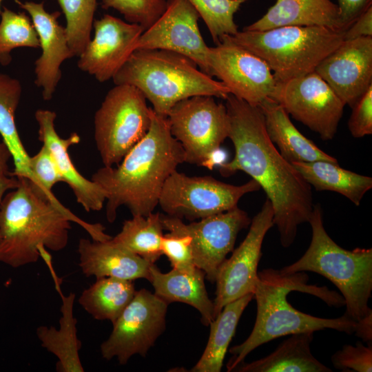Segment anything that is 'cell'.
<instances>
[{
	"label": "cell",
	"mask_w": 372,
	"mask_h": 372,
	"mask_svg": "<svg viewBox=\"0 0 372 372\" xmlns=\"http://www.w3.org/2000/svg\"><path fill=\"white\" fill-rule=\"evenodd\" d=\"M225 100L229 120L228 138L235 155L230 162L220 165L219 172L227 176L242 171L259 184L271 203L280 243L289 247L298 227L308 222L311 215L314 204L311 185L269 138L259 106L231 94Z\"/></svg>",
	"instance_id": "cell-1"
},
{
	"label": "cell",
	"mask_w": 372,
	"mask_h": 372,
	"mask_svg": "<svg viewBox=\"0 0 372 372\" xmlns=\"http://www.w3.org/2000/svg\"><path fill=\"white\" fill-rule=\"evenodd\" d=\"M183 163L184 150L172 135L167 116L153 110L148 132L120 163L103 166L92 176L106 194L107 220L114 222L121 206L132 216L152 213L165 181Z\"/></svg>",
	"instance_id": "cell-2"
},
{
	"label": "cell",
	"mask_w": 372,
	"mask_h": 372,
	"mask_svg": "<svg viewBox=\"0 0 372 372\" xmlns=\"http://www.w3.org/2000/svg\"><path fill=\"white\" fill-rule=\"evenodd\" d=\"M19 178L0 205V262L18 268L38 261L39 249H63L69 238L70 222L81 226L95 240L112 238L100 223L79 218L63 205L37 194L29 180Z\"/></svg>",
	"instance_id": "cell-3"
},
{
	"label": "cell",
	"mask_w": 372,
	"mask_h": 372,
	"mask_svg": "<svg viewBox=\"0 0 372 372\" xmlns=\"http://www.w3.org/2000/svg\"><path fill=\"white\" fill-rule=\"evenodd\" d=\"M306 276L302 272L285 274L273 269L258 272L259 280L254 293L257 304L256 322L249 337L229 349L233 357L227 362V371H232L258 347L281 336L325 329L354 333L357 321L347 313L337 318H322L302 313L289 304V293L299 291L315 295L329 305L344 304L343 298L327 287L307 285Z\"/></svg>",
	"instance_id": "cell-4"
},
{
	"label": "cell",
	"mask_w": 372,
	"mask_h": 372,
	"mask_svg": "<svg viewBox=\"0 0 372 372\" xmlns=\"http://www.w3.org/2000/svg\"><path fill=\"white\" fill-rule=\"evenodd\" d=\"M112 80L114 85L136 87L152 110L164 116L183 99L197 95L225 99L230 94L221 81L202 71L193 61L164 50H135Z\"/></svg>",
	"instance_id": "cell-5"
},
{
	"label": "cell",
	"mask_w": 372,
	"mask_h": 372,
	"mask_svg": "<svg viewBox=\"0 0 372 372\" xmlns=\"http://www.w3.org/2000/svg\"><path fill=\"white\" fill-rule=\"evenodd\" d=\"M312 229L309 247L296 262L279 271L290 274L317 273L332 282L343 296L346 312L355 321L372 313L368 306L372 291V249L347 250L327 233L319 203L313 205L308 221Z\"/></svg>",
	"instance_id": "cell-6"
},
{
	"label": "cell",
	"mask_w": 372,
	"mask_h": 372,
	"mask_svg": "<svg viewBox=\"0 0 372 372\" xmlns=\"http://www.w3.org/2000/svg\"><path fill=\"white\" fill-rule=\"evenodd\" d=\"M344 31L323 26L288 25L264 31L243 30L232 41L261 58L276 83L314 72L344 41Z\"/></svg>",
	"instance_id": "cell-7"
},
{
	"label": "cell",
	"mask_w": 372,
	"mask_h": 372,
	"mask_svg": "<svg viewBox=\"0 0 372 372\" xmlns=\"http://www.w3.org/2000/svg\"><path fill=\"white\" fill-rule=\"evenodd\" d=\"M153 110L136 87L115 85L94 115V140L105 167L120 163L148 132Z\"/></svg>",
	"instance_id": "cell-8"
},
{
	"label": "cell",
	"mask_w": 372,
	"mask_h": 372,
	"mask_svg": "<svg viewBox=\"0 0 372 372\" xmlns=\"http://www.w3.org/2000/svg\"><path fill=\"white\" fill-rule=\"evenodd\" d=\"M260 188L254 179L234 185L211 176H189L176 170L164 184L158 205L167 216L195 221L238 206L244 195Z\"/></svg>",
	"instance_id": "cell-9"
},
{
	"label": "cell",
	"mask_w": 372,
	"mask_h": 372,
	"mask_svg": "<svg viewBox=\"0 0 372 372\" xmlns=\"http://www.w3.org/2000/svg\"><path fill=\"white\" fill-rule=\"evenodd\" d=\"M172 135L180 143L185 162L203 166L228 138L225 105L209 95L194 96L176 103L167 116Z\"/></svg>",
	"instance_id": "cell-10"
},
{
	"label": "cell",
	"mask_w": 372,
	"mask_h": 372,
	"mask_svg": "<svg viewBox=\"0 0 372 372\" xmlns=\"http://www.w3.org/2000/svg\"><path fill=\"white\" fill-rule=\"evenodd\" d=\"M168 304L149 291H136L133 299L112 323L109 338L101 344L102 357L116 358L126 364L132 356L145 357L165 328Z\"/></svg>",
	"instance_id": "cell-11"
},
{
	"label": "cell",
	"mask_w": 372,
	"mask_h": 372,
	"mask_svg": "<svg viewBox=\"0 0 372 372\" xmlns=\"http://www.w3.org/2000/svg\"><path fill=\"white\" fill-rule=\"evenodd\" d=\"M270 98L324 141L335 136L345 105L315 72L276 83Z\"/></svg>",
	"instance_id": "cell-12"
},
{
	"label": "cell",
	"mask_w": 372,
	"mask_h": 372,
	"mask_svg": "<svg viewBox=\"0 0 372 372\" xmlns=\"http://www.w3.org/2000/svg\"><path fill=\"white\" fill-rule=\"evenodd\" d=\"M207 63L209 75L215 76L229 93L258 106L270 98L276 81L261 58L224 36L215 47H209Z\"/></svg>",
	"instance_id": "cell-13"
},
{
	"label": "cell",
	"mask_w": 372,
	"mask_h": 372,
	"mask_svg": "<svg viewBox=\"0 0 372 372\" xmlns=\"http://www.w3.org/2000/svg\"><path fill=\"white\" fill-rule=\"evenodd\" d=\"M273 209L266 199L250 223L249 231L240 245L232 251L218 269L213 300L214 318L225 305L247 294L254 293L259 280L258 266L267 232L273 225Z\"/></svg>",
	"instance_id": "cell-14"
},
{
	"label": "cell",
	"mask_w": 372,
	"mask_h": 372,
	"mask_svg": "<svg viewBox=\"0 0 372 372\" xmlns=\"http://www.w3.org/2000/svg\"><path fill=\"white\" fill-rule=\"evenodd\" d=\"M200 15L187 0H167L164 12L138 39L135 50L156 49L182 54L209 75V47L198 28Z\"/></svg>",
	"instance_id": "cell-15"
},
{
	"label": "cell",
	"mask_w": 372,
	"mask_h": 372,
	"mask_svg": "<svg viewBox=\"0 0 372 372\" xmlns=\"http://www.w3.org/2000/svg\"><path fill=\"white\" fill-rule=\"evenodd\" d=\"M93 27L94 37L79 56L77 66L103 83L112 79L122 68L145 30L110 14L94 20Z\"/></svg>",
	"instance_id": "cell-16"
},
{
	"label": "cell",
	"mask_w": 372,
	"mask_h": 372,
	"mask_svg": "<svg viewBox=\"0 0 372 372\" xmlns=\"http://www.w3.org/2000/svg\"><path fill=\"white\" fill-rule=\"evenodd\" d=\"M314 72L344 105L352 107L372 86V37L344 40Z\"/></svg>",
	"instance_id": "cell-17"
},
{
	"label": "cell",
	"mask_w": 372,
	"mask_h": 372,
	"mask_svg": "<svg viewBox=\"0 0 372 372\" xmlns=\"http://www.w3.org/2000/svg\"><path fill=\"white\" fill-rule=\"evenodd\" d=\"M251 221L247 213L236 206L198 221L183 223L191 238L195 265L205 272L209 281L215 282L218 269L234 250L238 233Z\"/></svg>",
	"instance_id": "cell-18"
},
{
	"label": "cell",
	"mask_w": 372,
	"mask_h": 372,
	"mask_svg": "<svg viewBox=\"0 0 372 372\" xmlns=\"http://www.w3.org/2000/svg\"><path fill=\"white\" fill-rule=\"evenodd\" d=\"M15 1L29 14L37 31L41 54L34 63V83L42 88L43 100L50 101L61 78L62 63L74 56L68 45L65 27L58 21L61 12L46 11L43 2Z\"/></svg>",
	"instance_id": "cell-19"
},
{
	"label": "cell",
	"mask_w": 372,
	"mask_h": 372,
	"mask_svg": "<svg viewBox=\"0 0 372 372\" xmlns=\"http://www.w3.org/2000/svg\"><path fill=\"white\" fill-rule=\"evenodd\" d=\"M34 116L39 125V140L50 150L63 182L69 185L77 203L86 211H100L106 200L105 191L78 172L69 154L70 147L79 143L80 136L72 132L68 138H61L55 130L56 114L53 111L39 109Z\"/></svg>",
	"instance_id": "cell-20"
},
{
	"label": "cell",
	"mask_w": 372,
	"mask_h": 372,
	"mask_svg": "<svg viewBox=\"0 0 372 372\" xmlns=\"http://www.w3.org/2000/svg\"><path fill=\"white\" fill-rule=\"evenodd\" d=\"M79 266L86 277H112L127 280H149V263L115 243L82 238L78 244Z\"/></svg>",
	"instance_id": "cell-21"
},
{
	"label": "cell",
	"mask_w": 372,
	"mask_h": 372,
	"mask_svg": "<svg viewBox=\"0 0 372 372\" xmlns=\"http://www.w3.org/2000/svg\"><path fill=\"white\" fill-rule=\"evenodd\" d=\"M288 25L323 26L344 31L338 6L331 0H276L261 18L243 30L264 31Z\"/></svg>",
	"instance_id": "cell-22"
},
{
	"label": "cell",
	"mask_w": 372,
	"mask_h": 372,
	"mask_svg": "<svg viewBox=\"0 0 372 372\" xmlns=\"http://www.w3.org/2000/svg\"><path fill=\"white\" fill-rule=\"evenodd\" d=\"M149 271V281L157 297L168 304L179 302L194 307L200 313L205 326L214 319V303L206 290L205 273L203 270L198 267L189 271L172 268L169 272L163 273L153 263Z\"/></svg>",
	"instance_id": "cell-23"
},
{
	"label": "cell",
	"mask_w": 372,
	"mask_h": 372,
	"mask_svg": "<svg viewBox=\"0 0 372 372\" xmlns=\"http://www.w3.org/2000/svg\"><path fill=\"white\" fill-rule=\"evenodd\" d=\"M258 106L265 117L269 138L288 162L326 161L338 163L335 158L321 150L299 132L291 121L289 114L277 101L269 97Z\"/></svg>",
	"instance_id": "cell-24"
},
{
	"label": "cell",
	"mask_w": 372,
	"mask_h": 372,
	"mask_svg": "<svg viewBox=\"0 0 372 372\" xmlns=\"http://www.w3.org/2000/svg\"><path fill=\"white\" fill-rule=\"evenodd\" d=\"M313 333L307 331L289 335L290 337L267 356L249 363L242 361L232 371L331 372L330 368L311 353L310 345Z\"/></svg>",
	"instance_id": "cell-25"
},
{
	"label": "cell",
	"mask_w": 372,
	"mask_h": 372,
	"mask_svg": "<svg viewBox=\"0 0 372 372\" xmlns=\"http://www.w3.org/2000/svg\"><path fill=\"white\" fill-rule=\"evenodd\" d=\"M76 295H61V316L59 328L41 325L36 333L41 347L56 357V369L59 372H83L79 351L81 342L77 337V320L73 308Z\"/></svg>",
	"instance_id": "cell-26"
},
{
	"label": "cell",
	"mask_w": 372,
	"mask_h": 372,
	"mask_svg": "<svg viewBox=\"0 0 372 372\" xmlns=\"http://www.w3.org/2000/svg\"><path fill=\"white\" fill-rule=\"evenodd\" d=\"M307 183L316 191L339 193L356 206L372 187L371 177L340 167L338 163L326 161L291 163Z\"/></svg>",
	"instance_id": "cell-27"
},
{
	"label": "cell",
	"mask_w": 372,
	"mask_h": 372,
	"mask_svg": "<svg viewBox=\"0 0 372 372\" xmlns=\"http://www.w3.org/2000/svg\"><path fill=\"white\" fill-rule=\"evenodd\" d=\"M21 93L18 79L0 72V136L11 152L14 175L26 178L34 185L36 179L30 169V156L22 143L15 123Z\"/></svg>",
	"instance_id": "cell-28"
},
{
	"label": "cell",
	"mask_w": 372,
	"mask_h": 372,
	"mask_svg": "<svg viewBox=\"0 0 372 372\" xmlns=\"http://www.w3.org/2000/svg\"><path fill=\"white\" fill-rule=\"evenodd\" d=\"M254 293L234 300L222 309L209 324L210 332L205 349L192 372H220L239 320Z\"/></svg>",
	"instance_id": "cell-29"
},
{
	"label": "cell",
	"mask_w": 372,
	"mask_h": 372,
	"mask_svg": "<svg viewBox=\"0 0 372 372\" xmlns=\"http://www.w3.org/2000/svg\"><path fill=\"white\" fill-rule=\"evenodd\" d=\"M136 291L132 280L103 277L83 290L78 302L95 320L113 323L133 299Z\"/></svg>",
	"instance_id": "cell-30"
},
{
	"label": "cell",
	"mask_w": 372,
	"mask_h": 372,
	"mask_svg": "<svg viewBox=\"0 0 372 372\" xmlns=\"http://www.w3.org/2000/svg\"><path fill=\"white\" fill-rule=\"evenodd\" d=\"M161 214L132 216L123 222L121 231L112 240L149 263H155L163 255L161 242L163 227Z\"/></svg>",
	"instance_id": "cell-31"
},
{
	"label": "cell",
	"mask_w": 372,
	"mask_h": 372,
	"mask_svg": "<svg viewBox=\"0 0 372 372\" xmlns=\"http://www.w3.org/2000/svg\"><path fill=\"white\" fill-rule=\"evenodd\" d=\"M0 16V65L7 66L12 60V50L38 48L39 41L32 22L25 12L3 7Z\"/></svg>",
	"instance_id": "cell-32"
},
{
	"label": "cell",
	"mask_w": 372,
	"mask_h": 372,
	"mask_svg": "<svg viewBox=\"0 0 372 372\" xmlns=\"http://www.w3.org/2000/svg\"><path fill=\"white\" fill-rule=\"evenodd\" d=\"M66 19L69 47L79 56L91 39L96 0H57Z\"/></svg>",
	"instance_id": "cell-33"
},
{
	"label": "cell",
	"mask_w": 372,
	"mask_h": 372,
	"mask_svg": "<svg viewBox=\"0 0 372 372\" xmlns=\"http://www.w3.org/2000/svg\"><path fill=\"white\" fill-rule=\"evenodd\" d=\"M204 21L216 45L225 35L238 32L234 14L240 6L251 0H187Z\"/></svg>",
	"instance_id": "cell-34"
},
{
	"label": "cell",
	"mask_w": 372,
	"mask_h": 372,
	"mask_svg": "<svg viewBox=\"0 0 372 372\" xmlns=\"http://www.w3.org/2000/svg\"><path fill=\"white\" fill-rule=\"evenodd\" d=\"M164 230L169 232L163 234L161 250L169 261L172 268L189 271L197 267L193 257L192 240L183 228L181 218L161 215Z\"/></svg>",
	"instance_id": "cell-35"
},
{
	"label": "cell",
	"mask_w": 372,
	"mask_h": 372,
	"mask_svg": "<svg viewBox=\"0 0 372 372\" xmlns=\"http://www.w3.org/2000/svg\"><path fill=\"white\" fill-rule=\"evenodd\" d=\"M167 0H101V7L112 8L123 15L125 20L141 25L145 30L164 12Z\"/></svg>",
	"instance_id": "cell-36"
},
{
	"label": "cell",
	"mask_w": 372,
	"mask_h": 372,
	"mask_svg": "<svg viewBox=\"0 0 372 372\" xmlns=\"http://www.w3.org/2000/svg\"><path fill=\"white\" fill-rule=\"evenodd\" d=\"M30 169L36 179L35 185L30 183L34 190L53 203L60 204L52 193V188L57 183L63 182L62 177L50 150L45 145L42 144L39 151L30 157Z\"/></svg>",
	"instance_id": "cell-37"
},
{
	"label": "cell",
	"mask_w": 372,
	"mask_h": 372,
	"mask_svg": "<svg viewBox=\"0 0 372 372\" xmlns=\"http://www.w3.org/2000/svg\"><path fill=\"white\" fill-rule=\"evenodd\" d=\"M335 369L357 372L372 371V346L366 347L362 342L355 346L346 344L331 356Z\"/></svg>",
	"instance_id": "cell-38"
},
{
	"label": "cell",
	"mask_w": 372,
	"mask_h": 372,
	"mask_svg": "<svg viewBox=\"0 0 372 372\" xmlns=\"http://www.w3.org/2000/svg\"><path fill=\"white\" fill-rule=\"evenodd\" d=\"M348 128L354 138L372 134V86L351 107Z\"/></svg>",
	"instance_id": "cell-39"
},
{
	"label": "cell",
	"mask_w": 372,
	"mask_h": 372,
	"mask_svg": "<svg viewBox=\"0 0 372 372\" xmlns=\"http://www.w3.org/2000/svg\"><path fill=\"white\" fill-rule=\"evenodd\" d=\"M11 158V152L0 136V205L4 196L19 185V178L9 169Z\"/></svg>",
	"instance_id": "cell-40"
},
{
	"label": "cell",
	"mask_w": 372,
	"mask_h": 372,
	"mask_svg": "<svg viewBox=\"0 0 372 372\" xmlns=\"http://www.w3.org/2000/svg\"><path fill=\"white\" fill-rule=\"evenodd\" d=\"M339 16L345 31L369 6L372 0H338Z\"/></svg>",
	"instance_id": "cell-41"
},
{
	"label": "cell",
	"mask_w": 372,
	"mask_h": 372,
	"mask_svg": "<svg viewBox=\"0 0 372 372\" xmlns=\"http://www.w3.org/2000/svg\"><path fill=\"white\" fill-rule=\"evenodd\" d=\"M372 37V6L364 11L344 31V40Z\"/></svg>",
	"instance_id": "cell-42"
},
{
	"label": "cell",
	"mask_w": 372,
	"mask_h": 372,
	"mask_svg": "<svg viewBox=\"0 0 372 372\" xmlns=\"http://www.w3.org/2000/svg\"><path fill=\"white\" fill-rule=\"evenodd\" d=\"M354 333L367 344L372 340V313L357 321Z\"/></svg>",
	"instance_id": "cell-43"
},
{
	"label": "cell",
	"mask_w": 372,
	"mask_h": 372,
	"mask_svg": "<svg viewBox=\"0 0 372 372\" xmlns=\"http://www.w3.org/2000/svg\"><path fill=\"white\" fill-rule=\"evenodd\" d=\"M3 1V0H0V14H1V10H1V3H2Z\"/></svg>",
	"instance_id": "cell-44"
}]
</instances>
